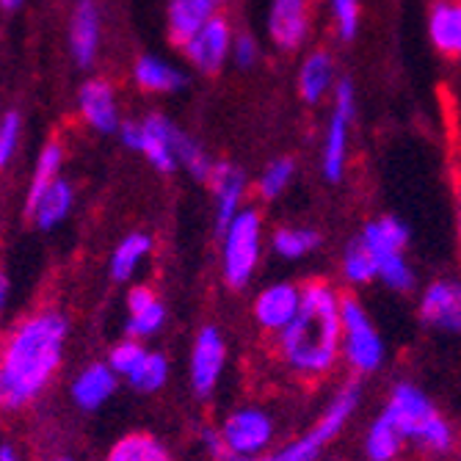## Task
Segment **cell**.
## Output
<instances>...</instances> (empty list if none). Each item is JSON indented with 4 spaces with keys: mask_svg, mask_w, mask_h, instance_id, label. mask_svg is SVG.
I'll list each match as a JSON object with an SVG mask.
<instances>
[{
    "mask_svg": "<svg viewBox=\"0 0 461 461\" xmlns=\"http://www.w3.org/2000/svg\"><path fill=\"white\" fill-rule=\"evenodd\" d=\"M216 199V232L221 235L230 221L243 211V196H246V177L238 166L219 160L211 172V180H207Z\"/></svg>",
    "mask_w": 461,
    "mask_h": 461,
    "instance_id": "5bb4252c",
    "label": "cell"
},
{
    "mask_svg": "<svg viewBox=\"0 0 461 461\" xmlns=\"http://www.w3.org/2000/svg\"><path fill=\"white\" fill-rule=\"evenodd\" d=\"M59 169H61V147L59 144H48L41 149L39 160H36V169H33V177H31V188H28V202H25V211L31 213L33 204L41 199L56 180H59Z\"/></svg>",
    "mask_w": 461,
    "mask_h": 461,
    "instance_id": "f1b7e54d",
    "label": "cell"
},
{
    "mask_svg": "<svg viewBox=\"0 0 461 461\" xmlns=\"http://www.w3.org/2000/svg\"><path fill=\"white\" fill-rule=\"evenodd\" d=\"M232 41L235 31L224 14H216L213 20H207L183 48L185 59L204 75H216L221 67L232 59Z\"/></svg>",
    "mask_w": 461,
    "mask_h": 461,
    "instance_id": "9c48e42d",
    "label": "cell"
},
{
    "mask_svg": "<svg viewBox=\"0 0 461 461\" xmlns=\"http://www.w3.org/2000/svg\"><path fill=\"white\" fill-rule=\"evenodd\" d=\"M166 379H169V362H166L163 354H155V351H147L139 367L128 375V382L139 393H158L166 384Z\"/></svg>",
    "mask_w": 461,
    "mask_h": 461,
    "instance_id": "1f68e13d",
    "label": "cell"
},
{
    "mask_svg": "<svg viewBox=\"0 0 461 461\" xmlns=\"http://www.w3.org/2000/svg\"><path fill=\"white\" fill-rule=\"evenodd\" d=\"M331 20L343 41H351L359 31V0H329Z\"/></svg>",
    "mask_w": 461,
    "mask_h": 461,
    "instance_id": "d590c367",
    "label": "cell"
},
{
    "mask_svg": "<svg viewBox=\"0 0 461 461\" xmlns=\"http://www.w3.org/2000/svg\"><path fill=\"white\" fill-rule=\"evenodd\" d=\"M72 199H75L72 185H69L67 180H56L45 194H41V199L33 204V211H31L28 216H33L36 227H41V230H53L56 224H61V221L69 216V211H72Z\"/></svg>",
    "mask_w": 461,
    "mask_h": 461,
    "instance_id": "484cf974",
    "label": "cell"
},
{
    "mask_svg": "<svg viewBox=\"0 0 461 461\" xmlns=\"http://www.w3.org/2000/svg\"><path fill=\"white\" fill-rule=\"evenodd\" d=\"M406 442H414L429 456H447L456 447V431L442 417V411L431 403V398L409 382L393 387L384 409Z\"/></svg>",
    "mask_w": 461,
    "mask_h": 461,
    "instance_id": "3957f363",
    "label": "cell"
},
{
    "mask_svg": "<svg viewBox=\"0 0 461 461\" xmlns=\"http://www.w3.org/2000/svg\"><path fill=\"white\" fill-rule=\"evenodd\" d=\"M230 4V0H169V33L177 45H185V41L216 14H221V9Z\"/></svg>",
    "mask_w": 461,
    "mask_h": 461,
    "instance_id": "e0dca14e",
    "label": "cell"
},
{
    "mask_svg": "<svg viewBox=\"0 0 461 461\" xmlns=\"http://www.w3.org/2000/svg\"><path fill=\"white\" fill-rule=\"evenodd\" d=\"M221 274L224 282L235 290L251 282L260 263V243H263V221L255 207L243 211L230 221L221 232Z\"/></svg>",
    "mask_w": 461,
    "mask_h": 461,
    "instance_id": "277c9868",
    "label": "cell"
},
{
    "mask_svg": "<svg viewBox=\"0 0 461 461\" xmlns=\"http://www.w3.org/2000/svg\"><path fill=\"white\" fill-rule=\"evenodd\" d=\"M260 59V48L258 41L251 39L249 33H235V41H232V61L240 67V69H249L255 67Z\"/></svg>",
    "mask_w": 461,
    "mask_h": 461,
    "instance_id": "74e56055",
    "label": "cell"
},
{
    "mask_svg": "<svg viewBox=\"0 0 461 461\" xmlns=\"http://www.w3.org/2000/svg\"><path fill=\"white\" fill-rule=\"evenodd\" d=\"M379 268V279L390 287V290H398V293H409L414 287V271L406 260V255H390V258H382L375 263Z\"/></svg>",
    "mask_w": 461,
    "mask_h": 461,
    "instance_id": "836d02e7",
    "label": "cell"
},
{
    "mask_svg": "<svg viewBox=\"0 0 461 461\" xmlns=\"http://www.w3.org/2000/svg\"><path fill=\"white\" fill-rule=\"evenodd\" d=\"M147 357V348L139 343V340H133V338H128V340H122V343H116L113 348H111V354H108V365H111V370L116 373V375H128L139 367V362Z\"/></svg>",
    "mask_w": 461,
    "mask_h": 461,
    "instance_id": "e575fe53",
    "label": "cell"
},
{
    "mask_svg": "<svg viewBox=\"0 0 461 461\" xmlns=\"http://www.w3.org/2000/svg\"><path fill=\"white\" fill-rule=\"evenodd\" d=\"M6 302H9V279L0 274V310L6 307Z\"/></svg>",
    "mask_w": 461,
    "mask_h": 461,
    "instance_id": "ab89813d",
    "label": "cell"
},
{
    "mask_svg": "<svg viewBox=\"0 0 461 461\" xmlns=\"http://www.w3.org/2000/svg\"><path fill=\"white\" fill-rule=\"evenodd\" d=\"M128 310H131L128 338H133V340L152 338V334H158L163 329V323H166V307H163V302L155 296L149 287H144V285L131 287V293H128Z\"/></svg>",
    "mask_w": 461,
    "mask_h": 461,
    "instance_id": "d6986e66",
    "label": "cell"
},
{
    "mask_svg": "<svg viewBox=\"0 0 461 461\" xmlns=\"http://www.w3.org/2000/svg\"><path fill=\"white\" fill-rule=\"evenodd\" d=\"M25 4V0H0V6L4 9H20Z\"/></svg>",
    "mask_w": 461,
    "mask_h": 461,
    "instance_id": "7bdbcfd3",
    "label": "cell"
},
{
    "mask_svg": "<svg viewBox=\"0 0 461 461\" xmlns=\"http://www.w3.org/2000/svg\"><path fill=\"white\" fill-rule=\"evenodd\" d=\"M224 365H227V343H224L221 329L204 326L196 334L194 348H191V387L199 401H207L216 393Z\"/></svg>",
    "mask_w": 461,
    "mask_h": 461,
    "instance_id": "30bf717a",
    "label": "cell"
},
{
    "mask_svg": "<svg viewBox=\"0 0 461 461\" xmlns=\"http://www.w3.org/2000/svg\"><path fill=\"white\" fill-rule=\"evenodd\" d=\"M343 276L351 285H367L373 279H379V268H375V260L370 255V249L357 238L346 246L343 255Z\"/></svg>",
    "mask_w": 461,
    "mask_h": 461,
    "instance_id": "4dcf8cb0",
    "label": "cell"
},
{
    "mask_svg": "<svg viewBox=\"0 0 461 461\" xmlns=\"http://www.w3.org/2000/svg\"><path fill=\"white\" fill-rule=\"evenodd\" d=\"M219 431L227 445L230 461H243V458H258L271 447L276 423L260 406H240L224 417Z\"/></svg>",
    "mask_w": 461,
    "mask_h": 461,
    "instance_id": "ba28073f",
    "label": "cell"
},
{
    "mask_svg": "<svg viewBox=\"0 0 461 461\" xmlns=\"http://www.w3.org/2000/svg\"><path fill=\"white\" fill-rule=\"evenodd\" d=\"M276 351L285 367L302 382L329 375L343 357V296L323 279L302 287V310L276 334Z\"/></svg>",
    "mask_w": 461,
    "mask_h": 461,
    "instance_id": "6da1fadb",
    "label": "cell"
},
{
    "mask_svg": "<svg viewBox=\"0 0 461 461\" xmlns=\"http://www.w3.org/2000/svg\"><path fill=\"white\" fill-rule=\"evenodd\" d=\"M420 318L434 329L461 334V282H431L420 299Z\"/></svg>",
    "mask_w": 461,
    "mask_h": 461,
    "instance_id": "4fadbf2b",
    "label": "cell"
},
{
    "mask_svg": "<svg viewBox=\"0 0 461 461\" xmlns=\"http://www.w3.org/2000/svg\"><path fill=\"white\" fill-rule=\"evenodd\" d=\"M133 77L144 92H158V95L180 92L185 86V72L160 56H141L136 61Z\"/></svg>",
    "mask_w": 461,
    "mask_h": 461,
    "instance_id": "603a6c76",
    "label": "cell"
},
{
    "mask_svg": "<svg viewBox=\"0 0 461 461\" xmlns=\"http://www.w3.org/2000/svg\"><path fill=\"white\" fill-rule=\"evenodd\" d=\"M69 50L80 67H92L100 50V9L95 0H80L69 23Z\"/></svg>",
    "mask_w": 461,
    "mask_h": 461,
    "instance_id": "2e32d148",
    "label": "cell"
},
{
    "mask_svg": "<svg viewBox=\"0 0 461 461\" xmlns=\"http://www.w3.org/2000/svg\"><path fill=\"white\" fill-rule=\"evenodd\" d=\"M429 36L439 56L461 61V0H431Z\"/></svg>",
    "mask_w": 461,
    "mask_h": 461,
    "instance_id": "9a60e30c",
    "label": "cell"
},
{
    "mask_svg": "<svg viewBox=\"0 0 461 461\" xmlns=\"http://www.w3.org/2000/svg\"><path fill=\"white\" fill-rule=\"evenodd\" d=\"M456 207H458V235H461V169L456 175Z\"/></svg>",
    "mask_w": 461,
    "mask_h": 461,
    "instance_id": "60d3db41",
    "label": "cell"
},
{
    "mask_svg": "<svg viewBox=\"0 0 461 461\" xmlns=\"http://www.w3.org/2000/svg\"><path fill=\"white\" fill-rule=\"evenodd\" d=\"M326 445L329 442L315 429H310L307 434L296 437L293 442H287L285 447H279L274 453H263L258 458H243V461H318Z\"/></svg>",
    "mask_w": 461,
    "mask_h": 461,
    "instance_id": "f546056e",
    "label": "cell"
},
{
    "mask_svg": "<svg viewBox=\"0 0 461 461\" xmlns=\"http://www.w3.org/2000/svg\"><path fill=\"white\" fill-rule=\"evenodd\" d=\"M116 390V373L111 370V365H89L83 370L75 384H72V398L80 409L95 411L100 409Z\"/></svg>",
    "mask_w": 461,
    "mask_h": 461,
    "instance_id": "7402d4cb",
    "label": "cell"
},
{
    "mask_svg": "<svg viewBox=\"0 0 461 461\" xmlns=\"http://www.w3.org/2000/svg\"><path fill=\"white\" fill-rule=\"evenodd\" d=\"M80 113L95 131L100 133H113L119 128V108H116V95L111 83L105 80H89L80 89Z\"/></svg>",
    "mask_w": 461,
    "mask_h": 461,
    "instance_id": "ac0fdd59",
    "label": "cell"
},
{
    "mask_svg": "<svg viewBox=\"0 0 461 461\" xmlns=\"http://www.w3.org/2000/svg\"><path fill=\"white\" fill-rule=\"evenodd\" d=\"M59 461H72V458H59Z\"/></svg>",
    "mask_w": 461,
    "mask_h": 461,
    "instance_id": "ee69618b",
    "label": "cell"
},
{
    "mask_svg": "<svg viewBox=\"0 0 461 461\" xmlns=\"http://www.w3.org/2000/svg\"><path fill=\"white\" fill-rule=\"evenodd\" d=\"M343 357L359 375H370L384 365V340L367 318L357 296H343Z\"/></svg>",
    "mask_w": 461,
    "mask_h": 461,
    "instance_id": "8992f818",
    "label": "cell"
},
{
    "mask_svg": "<svg viewBox=\"0 0 461 461\" xmlns=\"http://www.w3.org/2000/svg\"><path fill=\"white\" fill-rule=\"evenodd\" d=\"M0 461H20V458H17L12 445H4V447H0Z\"/></svg>",
    "mask_w": 461,
    "mask_h": 461,
    "instance_id": "b9f144b4",
    "label": "cell"
},
{
    "mask_svg": "<svg viewBox=\"0 0 461 461\" xmlns=\"http://www.w3.org/2000/svg\"><path fill=\"white\" fill-rule=\"evenodd\" d=\"M149 249H152V238L144 232H131L128 238H122V243L111 255V276L116 282H128L141 266V260L149 255Z\"/></svg>",
    "mask_w": 461,
    "mask_h": 461,
    "instance_id": "4316f807",
    "label": "cell"
},
{
    "mask_svg": "<svg viewBox=\"0 0 461 461\" xmlns=\"http://www.w3.org/2000/svg\"><path fill=\"white\" fill-rule=\"evenodd\" d=\"M105 461H175L169 447L147 431L124 434L108 453Z\"/></svg>",
    "mask_w": 461,
    "mask_h": 461,
    "instance_id": "d4e9b609",
    "label": "cell"
},
{
    "mask_svg": "<svg viewBox=\"0 0 461 461\" xmlns=\"http://www.w3.org/2000/svg\"><path fill=\"white\" fill-rule=\"evenodd\" d=\"M334 108L323 133L321 149V169L329 183H340L346 175V158H348V133L357 116V92L348 77H340L334 86Z\"/></svg>",
    "mask_w": 461,
    "mask_h": 461,
    "instance_id": "5b68a950",
    "label": "cell"
},
{
    "mask_svg": "<svg viewBox=\"0 0 461 461\" xmlns=\"http://www.w3.org/2000/svg\"><path fill=\"white\" fill-rule=\"evenodd\" d=\"M67 321L53 312H36L17 323L0 351V406L20 409L45 390L61 367Z\"/></svg>",
    "mask_w": 461,
    "mask_h": 461,
    "instance_id": "7a4b0ae2",
    "label": "cell"
},
{
    "mask_svg": "<svg viewBox=\"0 0 461 461\" xmlns=\"http://www.w3.org/2000/svg\"><path fill=\"white\" fill-rule=\"evenodd\" d=\"M403 445H406V437L398 431V426L382 411L373 420V426L367 429L365 456H367V461H398V456L403 453Z\"/></svg>",
    "mask_w": 461,
    "mask_h": 461,
    "instance_id": "cb8c5ba5",
    "label": "cell"
},
{
    "mask_svg": "<svg viewBox=\"0 0 461 461\" xmlns=\"http://www.w3.org/2000/svg\"><path fill=\"white\" fill-rule=\"evenodd\" d=\"M450 119H453V136L458 139V147H461V77L450 89Z\"/></svg>",
    "mask_w": 461,
    "mask_h": 461,
    "instance_id": "f35d334b",
    "label": "cell"
},
{
    "mask_svg": "<svg viewBox=\"0 0 461 461\" xmlns=\"http://www.w3.org/2000/svg\"><path fill=\"white\" fill-rule=\"evenodd\" d=\"M180 128L172 124L160 113H149L139 122H124L122 124V139L131 149L141 152L158 172L169 175L175 172L180 160H177V141H180Z\"/></svg>",
    "mask_w": 461,
    "mask_h": 461,
    "instance_id": "52a82bcc",
    "label": "cell"
},
{
    "mask_svg": "<svg viewBox=\"0 0 461 461\" xmlns=\"http://www.w3.org/2000/svg\"><path fill=\"white\" fill-rule=\"evenodd\" d=\"M359 240L370 249L373 260L379 263L382 258H390V255H403V249L409 243V227L403 221H398L395 216H384V219H375L370 221Z\"/></svg>",
    "mask_w": 461,
    "mask_h": 461,
    "instance_id": "44dd1931",
    "label": "cell"
},
{
    "mask_svg": "<svg viewBox=\"0 0 461 461\" xmlns=\"http://www.w3.org/2000/svg\"><path fill=\"white\" fill-rule=\"evenodd\" d=\"M20 113L9 111L4 119H0V169L12 160L14 149H17V141H20Z\"/></svg>",
    "mask_w": 461,
    "mask_h": 461,
    "instance_id": "8d00e7d4",
    "label": "cell"
},
{
    "mask_svg": "<svg viewBox=\"0 0 461 461\" xmlns=\"http://www.w3.org/2000/svg\"><path fill=\"white\" fill-rule=\"evenodd\" d=\"M271 246L285 260H302L321 246V235L310 227H282L274 232Z\"/></svg>",
    "mask_w": 461,
    "mask_h": 461,
    "instance_id": "83f0119b",
    "label": "cell"
},
{
    "mask_svg": "<svg viewBox=\"0 0 461 461\" xmlns=\"http://www.w3.org/2000/svg\"><path fill=\"white\" fill-rule=\"evenodd\" d=\"M334 61L326 50H312L299 67V95L304 103L318 105L329 92H334Z\"/></svg>",
    "mask_w": 461,
    "mask_h": 461,
    "instance_id": "ffe728a7",
    "label": "cell"
},
{
    "mask_svg": "<svg viewBox=\"0 0 461 461\" xmlns=\"http://www.w3.org/2000/svg\"><path fill=\"white\" fill-rule=\"evenodd\" d=\"M310 0H271L268 36L279 50H299L310 36Z\"/></svg>",
    "mask_w": 461,
    "mask_h": 461,
    "instance_id": "8fae6325",
    "label": "cell"
},
{
    "mask_svg": "<svg viewBox=\"0 0 461 461\" xmlns=\"http://www.w3.org/2000/svg\"><path fill=\"white\" fill-rule=\"evenodd\" d=\"M293 177H296V163H293L290 158H279V160L266 166V172L258 180V194L263 199H276L290 188Z\"/></svg>",
    "mask_w": 461,
    "mask_h": 461,
    "instance_id": "d6a6232c",
    "label": "cell"
},
{
    "mask_svg": "<svg viewBox=\"0 0 461 461\" xmlns=\"http://www.w3.org/2000/svg\"><path fill=\"white\" fill-rule=\"evenodd\" d=\"M299 310H302V287L293 282H276L258 293L255 310L251 312H255V321L263 331L279 334L293 323Z\"/></svg>",
    "mask_w": 461,
    "mask_h": 461,
    "instance_id": "7c38bea8",
    "label": "cell"
}]
</instances>
